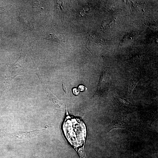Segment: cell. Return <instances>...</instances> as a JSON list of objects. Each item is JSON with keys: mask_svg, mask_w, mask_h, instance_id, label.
Segmentation results:
<instances>
[{"mask_svg": "<svg viewBox=\"0 0 158 158\" xmlns=\"http://www.w3.org/2000/svg\"><path fill=\"white\" fill-rule=\"evenodd\" d=\"M12 5H8L6 6L0 7V13L10 10L12 8Z\"/></svg>", "mask_w": 158, "mask_h": 158, "instance_id": "8", "label": "cell"}, {"mask_svg": "<svg viewBox=\"0 0 158 158\" xmlns=\"http://www.w3.org/2000/svg\"><path fill=\"white\" fill-rule=\"evenodd\" d=\"M111 80V75L110 70L105 69L103 72L99 82V87L101 88L107 87L110 84Z\"/></svg>", "mask_w": 158, "mask_h": 158, "instance_id": "4", "label": "cell"}, {"mask_svg": "<svg viewBox=\"0 0 158 158\" xmlns=\"http://www.w3.org/2000/svg\"><path fill=\"white\" fill-rule=\"evenodd\" d=\"M62 87H63V89L64 91L66 93V94L67 93V90L66 88V87L63 84H62Z\"/></svg>", "mask_w": 158, "mask_h": 158, "instance_id": "9", "label": "cell"}, {"mask_svg": "<svg viewBox=\"0 0 158 158\" xmlns=\"http://www.w3.org/2000/svg\"><path fill=\"white\" fill-rule=\"evenodd\" d=\"M26 55L25 52L22 51L20 57L14 63L12 64L7 65L8 69L6 76V79L1 96L4 91L9 86L13 78L17 76L22 74L24 72L23 63Z\"/></svg>", "mask_w": 158, "mask_h": 158, "instance_id": "2", "label": "cell"}, {"mask_svg": "<svg viewBox=\"0 0 158 158\" xmlns=\"http://www.w3.org/2000/svg\"><path fill=\"white\" fill-rule=\"evenodd\" d=\"M61 127L66 138L76 150L79 158H85L87 129L83 121L80 118L67 115Z\"/></svg>", "mask_w": 158, "mask_h": 158, "instance_id": "1", "label": "cell"}, {"mask_svg": "<svg viewBox=\"0 0 158 158\" xmlns=\"http://www.w3.org/2000/svg\"><path fill=\"white\" fill-rule=\"evenodd\" d=\"M35 71L42 86L44 87V88L46 92L47 95L49 97L51 102H52L54 105L55 107H57V108H60L61 107V103L50 92L49 90H48V89L44 83L38 70H36Z\"/></svg>", "mask_w": 158, "mask_h": 158, "instance_id": "3", "label": "cell"}, {"mask_svg": "<svg viewBox=\"0 0 158 158\" xmlns=\"http://www.w3.org/2000/svg\"><path fill=\"white\" fill-rule=\"evenodd\" d=\"M118 100L123 105L129 106L131 105V104L127 100L124 98L119 97Z\"/></svg>", "mask_w": 158, "mask_h": 158, "instance_id": "7", "label": "cell"}, {"mask_svg": "<svg viewBox=\"0 0 158 158\" xmlns=\"http://www.w3.org/2000/svg\"><path fill=\"white\" fill-rule=\"evenodd\" d=\"M137 82V81L135 78H131L129 79L128 81V85L129 92L130 95H131L133 90L136 85Z\"/></svg>", "mask_w": 158, "mask_h": 158, "instance_id": "6", "label": "cell"}, {"mask_svg": "<svg viewBox=\"0 0 158 158\" xmlns=\"http://www.w3.org/2000/svg\"><path fill=\"white\" fill-rule=\"evenodd\" d=\"M126 124L124 122L121 121L120 120H119L114 121L112 124L110 130L114 128H126Z\"/></svg>", "mask_w": 158, "mask_h": 158, "instance_id": "5", "label": "cell"}]
</instances>
